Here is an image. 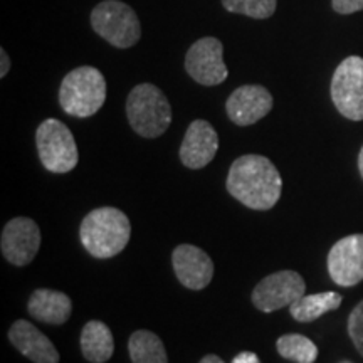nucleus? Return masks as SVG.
<instances>
[{
    "label": "nucleus",
    "instance_id": "20e7f679",
    "mask_svg": "<svg viewBox=\"0 0 363 363\" xmlns=\"http://www.w3.org/2000/svg\"><path fill=\"white\" fill-rule=\"evenodd\" d=\"M126 116L136 133L143 138H158L172 123L169 99L155 84L135 86L126 99Z\"/></svg>",
    "mask_w": 363,
    "mask_h": 363
},
{
    "label": "nucleus",
    "instance_id": "f3484780",
    "mask_svg": "<svg viewBox=\"0 0 363 363\" xmlns=\"http://www.w3.org/2000/svg\"><path fill=\"white\" fill-rule=\"evenodd\" d=\"M81 352L91 363L108 362L115 352L111 330L103 321H88L81 331Z\"/></svg>",
    "mask_w": 363,
    "mask_h": 363
},
{
    "label": "nucleus",
    "instance_id": "39448f33",
    "mask_svg": "<svg viewBox=\"0 0 363 363\" xmlns=\"http://www.w3.org/2000/svg\"><path fill=\"white\" fill-rule=\"evenodd\" d=\"M91 26L94 33L118 49H128L142 38L138 16L128 4L120 0L98 4L91 12Z\"/></svg>",
    "mask_w": 363,
    "mask_h": 363
},
{
    "label": "nucleus",
    "instance_id": "f257e3e1",
    "mask_svg": "<svg viewBox=\"0 0 363 363\" xmlns=\"http://www.w3.org/2000/svg\"><path fill=\"white\" fill-rule=\"evenodd\" d=\"M225 187L242 206L252 211H269L279 201L283 179L269 158L244 155L230 165Z\"/></svg>",
    "mask_w": 363,
    "mask_h": 363
},
{
    "label": "nucleus",
    "instance_id": "9b49d317",
    "mask_svg": "<svg viewBox=\"0 0 363 363\" xmlns=\"http://www.w3.org/2000/svg\"><path fill=\"white\" fill-rule=\"evenodd\" d=\"M330 278L338 286L352 288L363 281V234L340 239L328 252Z\"/></svg>",
    "mask_w": 363,
    "mask_h": 363
},
{
    "label": "nucleus",
    "instance_id": "b1692460",
    "mask_svg": "<svg viewBox=\"0 0 363 363\" xmlns=\"http://www.w3.org/2000/svg\"><path fill=\"white\" fill-rule=\"evenodd\" d=\"M233 363H261V360L257 358L256 353L242 352V353H239L238 357H234Z\"/></svg>",
    "mask_w": 363,
    "mask_h": 363
},
{
    "label": "nucleus",
    "instance_id": "4468645a",
    "mask_svg": "<svg viewBox=\"0 0 363 363\" xmlns=\"http://www.w3.org/2000/svg\"><path fill=\"white\" fill-rule=\"evenodd\" d=\"M219 150V135L208 121L195 120L185 131L180 147V160L187 169L199 170L208 165Z\"/></svg>",
    "mask_w": 363,
    "mask_h": 363
},
{
    "label": "nucleus",
    "instance_id": "5701e85b",
    "mask_svg": "<svg viewBox=\"0 0 363 363\" xmlns=\"http://www.w3.org/2000/svg\"><path fill=\"white\" fill-rule=\"evenodd\" d=\"M331 6L338 13L350 16V13L363 11V0H333Z\"/></svg>",
    "mask_w": 363,
    "mask_h": 363
},
{
    "label": "nucleus",
    "instance_id": "cd10ccee",
    "mask_svg": "<svg viewBox=\"0 0 363 363\" xmlns=\"http://www.w3.org/2000/svg\"><path fill=\"white\" fill-rule=\"evenodd\" d=\"M343 363H350V362H343Z\"/></svg>",
    "mask_w": 363,
    "mask_h": 363
},
{
    "label": "nucleus",
    "instance_id": "a878e982",
    "mask_svg": "<svg viewBox=\"0 0 363 363\" xmlns=\"http://www.w3.org/2000/svg\"><path fill=\"white\" fill-rule=\"evenodd\" d=\"M201 363H224V360H222V358L217 357V355H207V357L202 358Z\"/></svg>",
    "mask_w": 363,
    "mask_h": 363
},
{
    "label": "nucleus",
    "instance_id": "f8f14e48",
    "mask_svg": "<svg viewBox=\"0 0 363 363\" xmlns=\"http://www.w3.org/2000/svg\"><path fill=\"white\" fill-rule=\"evenodd\" d=\"M172 264L182 286L194 291L203 289L214 278V262L206 251L192 244L177 246L172 252Z\"/></svg>",
    "mask_w": 363,
    "mask_h": 363
},
{
    "label": "nucleus",
    "instance_id": "4be33fe9",
    "mask_svg": "<svg viewBox=\"0 0 363 363\" xmlns=\"http://www.w3.org/2000/svg\"><path fill=\"white\" fill-rule=\"evenodd\" d=\"M348 335L358 353L363 357V299L348 316Z\"/></svg>",
    "mask_w": 363,
    "mask_h": 363
},
{
    "label": "nucleus",
    "instance_id": "6e6552de",
    "mask_svg": "<svg viewBox=\"0 0 363 363\" xmlns=\"http://www.w3.org/2000/svg\"><path fill=\"white\" fill-rule=\"evenodd\" d=\"M305 279L296 271H278L257 283L251 299L259 311L272 313L291 306L296 299L305 296Z\"/></svg>",
    "mask_w": 363,
    "mask_h": 363
},
{
    "label": "nucleus",
    "instance_id": "9d476101",
    "mask_svg": "<svg viewBox=\"0 0 363 363\" xmlns=\"http://www.w3.org/2000/svg\"><path fill=\"white\" fill-rule=\"evenodd\" d=\"M40 247V230L33 219L16 217L9 220L2 230L0 249L4 257L13 266H27L33 262Z\"/></svg>",
    "mask_w": 363,
    "mask_h": 363
},
{
    "label": "nucleus",
    "instance_id": "a211bd4d",
    "mask_svg": "<svg viewBox=\"0 0 363 363\" xmlns=\"http://www.w3.org/2000/svg\"><path fill=\"white\" fill-rule=\"evenodd\" d=\"M342 301V294L335 291L308 294V296H301L296 299L289 306V313H291V316L296 321H299V323H310V321H315L320 316H323L325 313L338 310Z\"/></svg>",
    "mask_w": 363,
    "mask_h": 363
},
{
    "label": "nucleus",
    "instance_id": "0eeeda50",
    "mask_svg": "<svg viewBox=\"0 0 363 363\" xmlns=\"http://www.w3.org/2000/svg\"><path fill=\"white\" fill-rule=\"evenodd\" d=\"M331 99L340 115L352 121L363 120V57L343 59L331 79Z\"/></svg>",
    "mask_w": 363,
    "mask_h": 363
},
{
    "label": "nucleus",
    "instance_id": "393cba45",
    "mask_svg": "<svg viewBox=\"0 0 363 363\" xmlns=\"http://www.w3.org/2000/svg\"><path fill=\"white\" fill-rule=\"evenodd\" d=\"M0 78H6L9 69H11V59H9L7 52L4 49H0Z\"/></svg>",
    "mask_w": 363,
    "mask_h": 363
},
{
    "label": "nucleus",
    "instance_id": "412c9836",
    "mask_svg": "<svg viewBox=\"0 0 363 363\" xmlns=\"http://www.w3.org/2000/svg\"><path fill=\"white\" fill-rule=\"evenodd\" d=\"M229 12L242 13L252 19H267L276 12L278 0H222Z\"/></svg>",
    "mask_w": 363,
    "mask_h": 363
},
{
    "label": "nucleus",
    "instance_id": "1a4fd4ad",
    "mask_svg": "<svg viewBox=\"0 0 363 363\" xmlns=\"http://www.w3.org/2000/svg\"><path fill=\"white\" fill-rule=\"evenodd\" d=\"M185 69L199 84L217 86L224 83L229 71L224 65V48L216 38L195 40L185 56Z\"/></svg>",
    "mask_w": 363,
    "mask_h": 363
},
{
    "label": "nucleus",
    "instance_id": "423d86ee",
    "mask_svg": "<svg viewBox=\"0 0 363 363\" xmlns=\"http://www.w3.org/2000/svg\"><path fill=\"white\" fill-rule=\"evenodd\" d=\"M35 143L45 170L52 174H67L78 165L79 155L76 140L62 121L54 118L43 121L35 131Z\"/></svg>",
    "mask_w": 363,
    "mask_h": 363
},
{
    "label": "nucleus",
    "instance_id": "2eb2a0df",
    "mask_svg": "<svg viewBox=\"0 0 363 363\" xmlns=\"http://www.w3.org/2000/svg\"><path fill=\"white\" fill-rule=\"evenodd\" d=\"M9 340L34 363H59V353L43 331L26 320H17L9 330Z\"/></svg>",
    "mask_w": 363,
    "mask_h": 363
},
{
    "label": "nucleus",
    "instance_id": "aec40b11",
    "mask_svg": "<svg viewBox=\"0 0 363 363\" xmlns=\"http://www.w3.org/2000/svg\"><path fill=\"white\" fill-rule=\"evenodd\" d=\"M279 355L296 363H315L318 358V347L305 335H283L276 343Z\"/></svg>",
    "mask_w": 363,
    "mask_h": 363
},
{
    "label": "nucleus",
    "instance_id": "ddd939ff",
    "mask_svg": "<svg viewBox=\"0 0 363 363\" xmlns=\"http://www.w3.org/2000/svg\"><path fill=\"white\" fill-rule=\"evenodd\" d=\"M272 110V96L264 86H240L225 103L227 116L239 126H249L262 120Z\"/></svg>",
    "mask_w": 363,
    "mask_h": 363
},
{
    "label": "nucleus",
    "instance_id": "bb28decb",
    "mask_svg": "<svg viewBox=\"0 0 363 363\" xmlns=\"http://www.w3.org/2000/svg\"><path fill=\"white\" fill-rule=\"evenodd\" d=\"M358 170H360V174L363 177V147L360 150V153H358Z\"/></svg>",
    "mask_w": 363,
    "mask_h": 363
},
{
    "label": "nucleus",
    "instance_id": "6ab92c4d",
    "mask_svg": "<svg viewBox=\"0 0 363 363\" xmlns=\"http://www.w3.org/2000/svg\"><path fill=\"white\" fill-rule=\"evenodd\" d=\"M128 352L133 363H169L160 337L148 330H138L131 335Z\"/></svg>",
    "mask_w": 363,
    "mask_h": 363
},
{
    "label": "nucleus",
    "instance_id": "f03ea898",
    "mask_svg": "<svg viewBox=\"0 0 363 363\" xmlns=\"http://www.w3.org/2000/svg\"><path fill=\"white\" fill-rule=\"evenodd\" d=\"M79 238L91 256L96 259H110L128 246L130 219L120 208H94L81 222Z\"/></svg>",
    "mask_w": 363,
    "mask_h": 363
},
{
    "label": "nucleus",
    "instance_id": "dca6fc26",
    "mask_svg": "<svg viewBox=\"0 0 363 363\" xmlns=\"http://www.w3.org/2000/svg\"><path fill=\"white\" fill-rule=\"evenodd\" d=\"M34 320L48 325H65L72 313V303L67 294L54 289H35L27 305Z\"/></svg>",
    "mask_w": 363,
    "mask_h": 363
},
{
    "label": "nucleus",
    "instance_id": "7ed1b4c3",
    "mask_svg": "<svg viewBox=\"0 0 363 363\" xmlns=\"http://www.w3.org/2000/svg\"><path fill=\"white\" fill-rule=\"evenodd\" d=\"M106 101V81L93 66H81L67 72L59 88V104L67 115L88 118L96 115Z\"/></svg>",
    "mask_w": 363,
    "mask_h": 363
}]
</instances>
